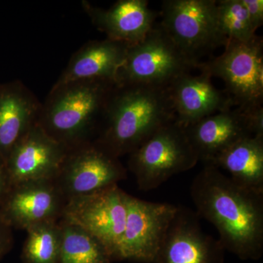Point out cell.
<instances>
[{
  "label": "cell",
  "mask_w": 263,
  "mask_h": 263,
  "mask_svg": "<svg viewBox=\"0 0 263 263\" xmlns=\"http://www.w3.org/2000/svg\"><path fill=\"white\" fill-rule=\"evenodd\" d=\"M190 195L197 215L212 223L224 250L242 260L263 254V195L240 186L205 164L194 178Z\"/></svg>",
  "instance_id": "obj_1"
},
{
  "label": "cell",
  "mask_w": 263,
  "mask_h": 263,
  "mask_svg": "<svg viewBox=\"0 0 263 263\" xmlns=\"http://www.w3.org/2000/svg\"><path fill=\"white\" fill-rule=\"evenodd\" d=\"M175 120L167 87L116 86L93 141L119 159Z\"/></svg>",
  "instance_id": "obj_2"
},
{
  "label": "cell",
  "mask_w": 263,
  "mask_h": 263,
  "mask_svg": "<svg viewBox=\"0 0 263 263\" xmlns=\"http://www.w3.org/2000/svg\"><path fill=\"white\" fill-rule=\"evenodd\" d=\"M115 86L105 80L53 86L41 105L37 124L69 149L92 141Z\"/></svg>",
  "instance_id": "obj_3"
},
{
  "label": "cell",
  "mask_w": 263,
  "mask_h": 263,
  "mask_svg": "<svg viewBox=\"0 0 263 263\" xmlns=\"http://www.w3.org/2000/svg\"><path fill=\"white\" fill-rule=\"evenodd\" d=\"M197 68L175 44L161 23L146 37L130 45L117 72L116 86L167 87L176 78Z\"/></svg>",
  "instance_id": "obj_4"
},
{
  "label": "cell",
  "mask_w": 263,
  "mask_h": 263,
  "mask_svg": "<svg viewBox=\"0 0 263 263\" xmlns=\"http://www.w3.org/2000/svg\"><path fill=\"white\" fill-rule=\"evenodd\" d=\"M129 155L128 167L143 192L160 187L175 175L193 169L200 161L186 129L176 121L156 132Z\"/></svg>",
  "instance_id": "obj_5"
},
{
  "label": "cell",
  "mask_w": 263,
  "mask_h": 263,
  "mask_svg": "<svg viewBox=\"0 0 263 263\" xmlns=\"http://www.w3.org/2000/svg\"><path fill=\"white\" fill-rule=\"evenodd\" d=\"M220 56L201 62L198 68L219 78L233 105L241 110L262 106L263 42L256 34L245 42L228 41Z\"/></svg>",
  "instance_id": "obj_6"
},
{
  "label": "cell",
  "mask_w": 263,
  "mask_h": 263,
  "mask_svg": "<svg viewBox=\"0 0 263 263\" xmlns=\"http://www.w3.org/2000/svg\"><path fill=\"white\" fill-rule=\"evenodd\" d=\"M161 15L162 27L197 68L202 57L228 43L218 24L216 0H165Z\"/></svg>",
  "instance_id": "obj_7"
},
{
  "label": "cell",
  "mask_w": 263,
  "mask_h": 263,
  "mask_svg": "<svg viewBox=\"0 0 263 263\" xmlns=\"http://www.w3.org/2000/svg\"><path fill=\"white\" fill-rule=\"evenodd\" d=\"M127 214V193L114 185L66 200L61 219L80 226L98 238L113 261H117Z\"/></svg>",
  "instance_id": "obj_8"
},
{
  "label": "cell",
  "mask_w": 263,
  "mask_h": 263,
  "mask_svg": "<svg viewBox=\"0 0 263 263\" xmlns=\"http://www.w3.org/2000/svg\"><path fill=\"white\" fill-rule=\"evenodd\" d=\"M127 179L119 158L94 141L71 148L55 178L65 200L90 195Z\"/></svg>",
  "instance_id": "obj_9"
},
{
  "label": "cell",
  "mask_w": 263,
  "mask_h": 263,
  "mask_svg": "<svg viewBox=\"0 0 263 263\" xmlns=\"http://www.w3.org/2000/svg\"><path fill=\"white\" fill-rule=\"evenodd\" d=\"M177 205L127 194V214L117 261L155 263Z\"/></svg>",
  "instance_id": "obj_10"
},
{
  "label": "cell",
  "mask_w": 263,
  "mask_h": 263,
  "mask_svg": "<svg viewBox=\"0 0 263 263\" xmlns=\"http://www.w3.org/2000/svg\"><path fill=\"white\" fill-rule=\"evenodd\" d=\"M65 202L55 179L29 181L10 186L0 203V216L12 230H27L60 220Z\"/></svg>",
  "instance_id": "obj_11"
},
{
  "label": "cell",
  "mask_w": 263,
  "mask_h": 263,
  "mask_svg": "<svg viewBox=\"0 0 263 263\" xmlns=\"http://www.w3.org/2000/svg\"><path fill=\"white\" fill-rule=\"evenodd\" d=\"M70 150L34 124L5 158L10 186L54 179Z\"/></svg>",
  "instance_id": "obj_12"
},
{
  "label": "cell",
  "mask_w": 263,
  "mask_h": 263,
  "mask_svg": "<svg viewBox=\"0 0 263 263\" xmlns=\"http://www.w3.org/2000/svg\"><path fill=\"white\" fill-rule=\"evenodd\" d=\"M224 247L202 230L199 216L179 205L155 263H224Z\"/></svg>",
  "instance_id": "obj_13"
},
{
  "label": "cell",
  "mask_w": 263,
  "mask_h": 263,
  "mask_svg": "<svg viewBox=\"0 0 263 263\" xmlns=\"http://www.w3.org/2000/svg\"><path fill=\"white\" fill-rule=\"evenodd\" d=\"M212 79L204 71L197 76L188 72L176 78L167 86L176 114L175 121L184 129L233 106L226 93L214 86Z\"/></svg>",
  "instance_id": "obj_14"
},
{
  "label": "cell",
  "mask_w": 263,
  "mask_h": 263,
  "mask_svg": "<svg viewBox=\"0 0 263 263\" xmlns=\"http://www.w3.org/2000/svg\"><path fill=\"white\" fill-rule=\"evenodd\" d=\"M91 23L107 38L133 45L143 39L156 24L157 15L146 0H119L108 9L82 2Z\"/></svg>",
  "instance_id": "obj_15"
},
{
  "label": "cell",
  "mask_w": 263,
  "mask_h": 263,
  "mask_svg": "<svg viewBox=\"0 0 263 263\" xmlns=\"http://www.w3.org/2000/svg\"><path fill=\"white\" fill-rule=\"evenodd\" d=\"M189 140L204 164L240 139L254 136L248 119L240 109H228L212 114L185 128Z\"/></svg>",
  "instance_id": "obj_16"
},
{
  "label": "cell",
  "mask_w": 263,
  "mask_h": 263,
  "mask_svg": "<svg viewBox=\"0 0 263 263\" xmlns=\"http://www.w3.org/2000/svg\"><path fill=\"white\" fill-rule=\"evenodd\" d=\"M42 103L20 81L0 84V155L7 156L37 124Z\"/></svg>",
  "instance_id": "obj_17"
},
{
  "label": "cell",
  "mask_w": 263,
  "mask_h": 263,
  "mask_svg": "<svg viewBox=\"0 0 263 263\" xmlns=\"http://www.w3.org/2000/svg\"><path fill=\"white\" fill-rule=\"evenodd\" d=\"M129 46L108 38L85 43L72 55L53 86L77 81L105 80L114 82Z\"/></svg>",
  "instance_id": "obj_18"
},
{
  "label": "cell",
  "mask_w": 263,
  "mask_h": 263,
  "mask_svg": "<svg viewBox=\"0 0 263 263\" xmlns=\"http://www.w3.org/2000/svg\"><path fill=\"white\" fill-rule=\"evenodd\" d=\"M208 164L228 173L240 186L263 195V137L240 139Z\"/></svg>",
  "instance_id": "obj_19"
},
{
  "label": "cell",
  "mask_w": 263,
  "mask_h": 263,
  "mask_svg": "<svg viewBox=\"0 0 263 263\" xmlns=\"http://www.w3.org/2000/svg\"><path fill=\"white\" fill-rule=\"evenodd\" d=\"M62 230L60 263H112L108 249L80 226L60 219Z\"/></svg>",
  "instance_id": "obj_20"
},
{
  "label": "cell",
  "mask_w": 263,
  "mask_h": 263,
  "mask_svg": "<svg viewBox=\"0 0 263 263\" xmlns=\"http://www.w3.org/2000/svg\"><path fill=\"white\" fill-rule=\"evenodd\" d=\"M60 220L29 228L22 248L23 263H60L62 230Z\"/></svg>",
  "instance_id": "obj_21"
},
{
  "label": "cell",
  "mask_w": 263,
  "mask_h": 263,
  "mask_svg": "<svg viewBox=\"0 0 263 263\" xmlns=\"http://www.w3.org/2000/svg\"><path fill=\"white\" fill-rule=\"evenodd\" d=\"M216 16L219 29L227 41L245 42L256 35L242 0L216 1Z\"/></svg>",
  "instance_id": "obj_22"
},
{
  "label": "cell",
  "mask_w": 263,
  "mask_h": 263,
  "mask_svg": "<svg viewBox=\"0 0 263 263\" xmlns=\"http://www.w3.org/2000/svg\"><path fill=\"white\" fill-rule=\"evenodd\" d=\"M242 3L245 5L252 27L257 31L263 24L262 0H242Z\"/></svg>",
  "instance_id": "obj_23"
},
{
  "label": "cell",
  "mask_w": 263,
  "mask_h": 263,
  "mask_svg": "<svg viewBox=\"0 0 263 263\" xmlns=\"http://www.w3.org/2000/svg\"><path fill=\"white\" fill-rule=\"evenodd\" d=\"M13 245L12 229L5 224L0 216V260L10 252Z\"/></svg>",
  "instance_id": "obj_24"
},
{
  "label": "cell",
  "mask_w": 263,
  "mask_h": 263,
  "mask_svg": "<svg viewBox=\"0 0 263 263\" xmlns=\"http://www.w3.org/2000/svg\"><path fill=\"white\" fill-rule=\"evenodd\" d=\"M10 188L9 177L4 157L0 155V203L6 196Z\"/></svg>",
  "instance_id": "obj_25"
}]
</instances>
